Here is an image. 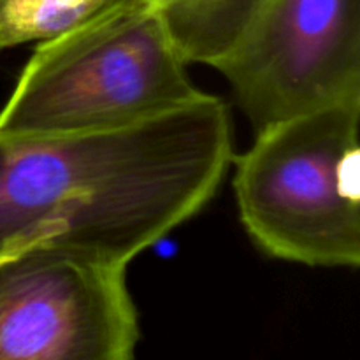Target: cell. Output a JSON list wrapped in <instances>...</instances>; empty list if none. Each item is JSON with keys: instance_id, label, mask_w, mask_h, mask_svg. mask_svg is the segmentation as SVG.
<instances>
[{"instance_id": "obj_2", "label": "cell", "mask_w": 360, "mask_h": 360, "mask_svg": "<svg viewBox=\"0 0 360 360\" xmlns=\"http://www.w3.org/2000/svg\"><path fill=\"white\" fill-rule=\"evenodd\" d=\"M186 65L160 7L115 0L37 46L0 109V136H62L144 122L202 94Z\"/></svg>"}, {"instance_id": "obj_4", "label": "cell", "mask_w": 360, "mask_h": 360, "mask_svg": "<svg viewBox=\"0 0 360 360\" xmlns=\"http://www.w3.org/2000/svg\"><path fill=\"white\" fill-rule=\"evenodd\" d=\"M210 67L255 130L360 98L359 0H255Z\"/></svg>"}, {"instance_id": "obj_6", "label": "cell", "mask_w": 360, "mask_h": 360, "mask_svg": "<svg viewBox=\"0 0 360 360\" xmlns=\"http://www.w3.org/2000/svg\"><path fill=\"white\" fill-rule=\"evenodd\" d=\"M115 0H0V49L72 30Z\"/></svg>"}, {"instance_id": "obj_3", "label": "cell", "mask_w": 360, "mask_h": 360, "mask_svg": "<svg viewBox=\"0 0 360 360\" xmlns=\"http://www.w3.org/2000/svg\"><path fill=\"white\" fill-rule=\"evenodd\" d=\"M360 98L257 130L232 158L239 218L266 255L309 267L360 264Z\"/></svg>"}, {"instance_id": "obj_7", "label": "cell", "mask_w": 360, "mask_h": 360, "mask_svg": "<svg viewBox=\"0 0 360 360\" xmlns=\"http://www.w3.org/2000/svg\"><path fill=\"white\" fill-rule=\"evenodd\" d=\"M146 2L155 4V6H158L160 9H171V7L179 6V4L183 2H188V0H146Z\"/></svg>"}, {"instance_id": "obj_5", "label": "cell", "mask_w": 360, "mask_h": 360, "mask_svg": "<svg viewBox=\"0 0 360 360\" xmlns=\"http://www.w3.org/2000/svg\"><path fill=\"white\" fill-rule=\"evenodd\" d=\"M127 267L55 248L0 260V360H134Z\"/></svg>"}, {"instance_id": "obj_1", "label": "cell", "mask_w": 360, "mask_h": 360, "mask_svg": "<svg viewBox=\"0 0 360 360\" xmlns=\"http://www.w3.org/2000/svg\"><path fill=\"white\" fill-rule=\"evenodd\" d=\"M232 158L227 108L204 91L118 129L0 136V260L55 248L129 267L210 204Z\"/></svg>"}]
</instances>
